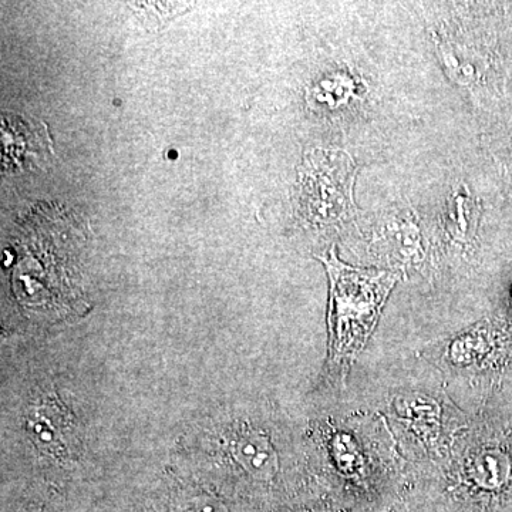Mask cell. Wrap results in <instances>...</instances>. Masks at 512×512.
Here are the masks:
<instances>
[{
    "label": "cell",
    "instance_id": "cell-1",
    "mask_svg": "<svg viewBox=\"0 0 512 512\" xmlns=\"http://www.w3.org/2000/svg\"><path fill=\"white\" fill-rule=\"evenodd\" d=\"M318 258L329 276V362L348 369L372 338L400 274L346 265L333 248Z\"/></svg>",
    "mask_w": 512,
    "mask_h": 512
},
{
    "label": "cell",
    "instance_id": "cell-2",
    "mask_svg": "<svg viewBox=\"0 0 512 512\" xmlns=\"http://www.w3.org/2000/svg\"><path fill=\"white\" fill-rule=\"evenodd\" d=\"M356 165L343 151H319L308 158L302 181L306 214L318 224H343L355 215Z\"/></svg>",
    "mask_w": 512,
    "mask_h": 512
},
{
    "label": "cell",
    "instance_id": "cell-3",
    "mask_svg": "<svg viewBox=\"0 0 512 512\" xmlns=\"http://www.w3.org/2000/svg\"><path fill=\"white\" fill-rule=\"evenodd\" d=\"M56 394H40L29 404L25 426L30 440L42 453L55 460H67L76 450L73 417L64 409Z\"/></svg>",
    "mask_w": 512,
    "mask_h": 512
},
{
    "label": "cell",
    "instance_id": "cell-4",
    "mask_svg": "<svg viewBox=\"0 0 512 512\" xmlns=\"http://www.w3.org/2000/svg\"><path fill=\"white\" fill-rule=\"evenodd\" d=\"M53 154L52 140L43 123L22 116H2V165L3 170H20L33 161L43 160Z\"/></svg>",
    "mask_w": 512,
    "mask_h": 512
},
{
    "label": "cell",
    "instance_id": "cell-5",
    "mask_svg": "<svg viewBox=\"0 0 512 512\" xmlns=\"http://www.w3.org/2000/svg\"><path fill=\"white\" fill-rule=\"evenodd\" d=\"M467 476L485 493H503L512 485V448L491 443L478 448L468 460Z\"/></svg>",
    "mask_w": 512,
    "mask_h": 512
},
{
    "label": "cell",
    "instance_id": "cell-6",
    "mask_svg": "<svg viewBox=\"0 0 512 512\" xmlns=\"http://www.w3.org/2000/svg\"><path fill=\"white\" fill-rule=\"evenodd\" d=\"M229 453L242 470L249 476L268 480L276 476L279 458L274 444L262 431L254 429L238 430L229 440Z\"/></svg>",
    "mask_w": 512,
    "mask_h": 512
},
{
    "label": "cell",
    "instance_id": "cell-7",
    "mask_svg": "<svg viewBox=\"0 0 512 512\" xmlns=\"http://www.w3.org/2000/svg\"><path fill=\"white\" fill-rule=\"evenodd\" d=\"M478 205L467 191L466 185H460L448 198L446 211L441 217L444 237L453 244H466L476 231Z\"/></svg>",
    "mask_w": 512,
    "mask_h": 512
},
{
    "label": "cell",
    "instance_id": "cell-8",
    "mask_svg": "<svg viewBox=\"0 0 512 512\" xmlns=\"http://www.w3.org/2000/svg\"><path fill=\"white\" fill-rule=\"evenodd\" d=\"M494 350V339L488 328L478 326L450 343L447 356L453 365L470 366Z\"/></svg>",
    "mask_w": 512,
    "mask_h": 512
},
{
    "label": "cell",
    "instance_id": "cell-9",
    "mask_svg": "<svg viewBox=\"0 0 512 512\" xmlns=\"http://www.w3.org/2000/svg\"><path fill=\"white\" fill-rule=\"evenodd\" d=\"M396 412L402 419L419 426H431L436 424L440 417L439 404L430 397L406 396L396 400Z\"/></svg>",
    "mask_w": 512,
    "mask_h": 512
},
{
    "label": "cell",
    "instance_id": "cell-10",
    "mask_svg": "<svg viewBox=\"0 0 512 512\" xmlns=\"http://www.w3.org/2000/svg\"><path fill=\"white\" fill-rule=\"evenodd\" d=\"M332 448L340 470L349 474L356 473L362 461H360L357 448L352 439L348 436H343V434H339V436H336L335 440H333Z\"/></svg>",
    "mask_w": 512,
    "mask_h": 512
},
{
    "label": "cell",
    "instance_id": "cell-11",
    "mask_svg": "<svg viewBox=\"0 0 512 512\" xmlns=\"http://www.w3.org/2000/svg\"><path fill=\"white\" fill-rule=\"evenodd\" d=\"M188 3H131L130 8L137 12V15L146 13V15H154L156 13V22L154 26H164L167 20L164 18H173L175 13L184 12L188 9Z\"/></svg>",
    "mask_w": 512,
    "mask_h": 512
},
{
    "label": "cell",
    "instance_id": "cell-12",
    "mask_svg": "<svg viewBox=\"0 0 512 512\" xmlns=\"http://www.w3.org/2000/svg\"><path fill=\"white\" fill-rule=\"evenodd\" d=\"M177 512H224V510L214 498L197 497L181 505Z\"/></svg>",
    "mask_w": 512,
    "mask_h": 512
}]
</instances>
